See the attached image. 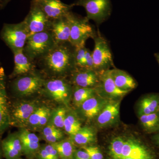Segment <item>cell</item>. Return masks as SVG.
<instances>
[{
    "label": "cell",
    "mask_w": 159,
    "mask_h": 159,
    "mask_svg": "<svg viewBox=\"0 0 159 159\" xmlns=\"http://www.w3.org/2000/svg\"><path fill=\"white\" fill-rule=\"evenodd\" d=\"M50 31L56 43H70V26L67 15L57 19L52 20Z\"/></svg>",
    "instance_id": "2e32d148"
},
{
    "label": "cell",
    "mask_w": 159,
    "mask_h": 159,
    "mask_svg": "<svg viewBox=\"0 0 159 159\" xmlns=\"http://www.w3.org/2000/svg\"><path fill=\"white\" fill-rule=\"evenodd\" d=\"M22 145L23 153L31 156L37 153L40 148L39 139L35 134L27 129H22L18 133Z\"/></svg>",
    "instance_id": "44dd1931"
},
{
    "label": "cell",
    "mask_w": 159,
    "mask_h": 159,
    "mask_svg": "<svg viewBox=\"0 0 159 159\" xmlns=\"http://www.w3.org/2000/svg\"><path fill=\"white\" fill-rule=\"evenodd\" d=\"M121 157H129L132 159H154L152 154L145 145L132 139L125 141Z\"/></svg>",
    "instance_id": "9a60e30c"
},
{
    "label": "cell",
    "mask_w": 159,
    "mask_h": 159,
    "mask_svg": "<svg viewBox=\"0 0 159 159\" xmlns=\"http://www.w3.org/2000/svg\"><path fill=\"white\" fill-rule=\"evenodd\" d=\"M97 93L96 89L75 86L73 90L74 103L77 106L80 107L84 101L93 96Z\"/></svg>",
    "instance_id": "83f0119b"
},
{
    "label": "cell",
    "mask_w": 159,
    "mask_h": 159,
    "mask_svg": "<svg viewBox=\"0 0 159 159\" xmlns=\"http://www.w3.org/2000/svg\"><path fill=\"white\" fill-rule=\"evenodd\" d=\"M2 1V0H0V2H1V1Z\"/></svg>",
    "instance_id": "ee69618b"
},
{
    "label": "cell",
    "mask_w": 159,
    "mask_h": 159,
    "mask_svg": "<svg viewBox=\"0 0 159 159\" xmlns=\"http://www.w3.org/2000/svg\"><path fill=\"white\" fill-rule=\"evenodd\" d=\"M73 6H82L86 12V17L98 25L106 20L112 11L111 0H77Z\"/></svg>",
    "instance_id": "52a82bcc"
},
{
    "label": "cell",
    "mask_w": 159,
    "mask_h": 159,
    "mask_svg": "<svg viewBox=\"0 0 159 159\" xmlns=\"http://www.w3.org/2000/svg\"><path fill=\"white\" fill-rule=\"evenodd\" d=\"M118 159H132L129 157H121Z\"/></svg>",
    "instance_id": "b9f144b4"
},
{
    "label": "cell",
    "mask_w": 159,
    "mask_h": 159,
    "mask_svg": "<svg viewBox=\"0 0 159 159\" xmlns=\"http://www.w3.org/2000/svg\"><path fill=\"white\" fill-rule=\"evenodd\" d=\"M32 1H33V0H32Z\"/></svg>",
    "instance_id": "7dc6e473"
},
{
    "label": "cell",
    "mask_w": 159,
    "mask_h": 159,
    "mask_svg": "<svg viewBox=\"0 0 159 159\" xmlns=\"http://www.w3.org/2000/svg\"><path fill=\"white\" fill-rule=\"evenodd\" d=\"M155 139L156 142H157V144L159 145V134L155 137Z\"/></svg>",
    "instance_id": "f35d334b"
},
{
    "label": "cell",
    "mask_w": 159,
    "mask_h": 159,
    "mask_svg": "<svg viewBox=\"0 0 159 159\" xmlns=\"http://www.w3.org/2000/svg\"><path fill=\"white\" fill-rule=\"evenodd\" d=\"M51 110L45 106L39 107L31 115L27 125L34 128H40L45 126L50 120Z\"/></svg>",
    "instance_id": "603a6c76"
},
{
    "label": "cell",
    "mask_w": 159,
    "mask_h": 159,
    "mask_svg": "<svg viewBox=\"0 0 159 159\" xmlns=\"http://www.w3.org/2000/svg\"><path fill=\"white\" fill-rule=\"evenodd\" d=\"M120 102L119 100L108 101L97 116V123L103 127L113 124L119 117Z\"/></svg>",
    "instance_id": "d6986e66"
},
{
    "label": "cell",
    "mask_w": 159,
    "mask_h": 159,
    "mask_svg": "<svg viewBox=\"0 0 159 159\" xmlns=\"http://www.w3.org/2000/svg\"><path fill=\"white\" fill-rule=\"evenodd\" d=\"M67 114L66 109L62 107H60L51 112L50 120V124L59 129L64 128L65 120Z\"/></svg>",
    "instance_id": "4dcf8cb0"
},
{
    "label": "cell",
    "mask_w": 159,
    "mask_h": 159,
    "mask_svg": "<svg viewBox=\"0 0 159 159\" xmlns=\"http://www.w3.org/2000/svg\"><path fill=\"white\" fill-rule=\"evenodd\" d=\"M71 75V84L75 86L95 89L99 83L100 74L95 70L76 68Z\"/></svg>",
    "instance_id": "7c38bea8"
},
{
    "label": "cell",
    "mask_w": 159,
    "mask_h": 159,
    "mask_svg": "<svg viewBox=\"0 0 159 159\" xmlns=\"http://www.w3.org/2000/svg\"><path fill=\"white\" fill-rule=\"evenodd\" d=\"M86 48L85 45L75 48V58L76 68H85L84 57Z\"/></svg>",
    "instance_id": "d6a6232c"
},
{
    "label": "cell",
    "mask_w": 159,
    "mask_h": 159,
    "mask_svg": "<svg viewBox=\"0 0 159 159\" xmlns=\"http://www.w3.org/2000/svg\"><path fill=\"white\" fill-rule=\"evenodd\" d=\"M12 51L14 55V67L10 76L11 78L19 77L34 71V62L26 56L23 49Z\"/></svg>",
    "instance_id": "ffe728a7"
},
{
    "label": "cell",
    "mask_w": 159,
    "mask_h": 159,
    "mask_svg": "<svg viewBox=\"0 0 159 159\" xmlns=\"http://www.w3.org/2000/svg\"><path fill=\"white\" fill-rule=\"evenodd\" d=\"M6 2H7V1H9V0H5Z\"/></svg>",
    "instance_id": "7bdbcfd3"
},
{
    "label": "cell",
    "mask_w": 159,
    "mask_h": 159,
    "mask_svg": "<svg viewBox=\"0 0 159 159\" xmlns=\"http://www.w3.org/2000/svg\"><path fill=\"white\" fill-rule=\"evenodd\" d=\"M81 128V123L77 116L72 113H67L64 125L66 132L72 136L77 133Z\"/></svg>",
    "instance_id": "f546056e"
},
{
    "label": "cell",
    "mask_w": 159,
    "mask_h": 159,
    "mask_svg": "<svg viewBox=\"0 0 159 159\" xmlns=\"http://www.w3.org/2000/svg\"><path fill=\"white\" fill-rule=\"evenodd\" d=\"M111 71L115 84L120 89L130 92L136 87V81L125 71L117 68L111 69Z\"/></svg>",
    "instance_id": "7402d4cb"
},
{
    "label": "cell",
    "mask_w": 159,
    "mask_h": 159,
    "mask_svg": "<svg viewBox=\"0 0 159 159\" xmlns=\"http://www.w3.org/2000/svg\"><path fill=\"white\" fill-rule=\"evenodd\" d=\"M46 80L40 73L33 71L16 77L11 83V90L17 97H28L40 92Z\"/></svg>",
    "instance_id": "3957f363"
},
{
    "label": "cell",
    "mask_w": 159,
    "mask_h": 159,
    "mask_svg": "<svg viewBox=\"0 0 159 159\" xmlns=\"http://www.w3.org/2000/svg\"><path fill=\"white\" fill-rule=\"evenodd\" d=\"M125 142L121 137H117L112 140L109 147L110 155L112 159H118L122 157V148Z\"/></svg>",
    "instance_id": "1f68e13d"
},
{
    "label": "cell",
    "mask_w": 159,
    "mask_h": 159,
    "mask_svg": "<svg viewBox=\"0 0 159 159\" xmlns=\"http://www.w3.org/2000/svg\"><path fill=\"white\" fill-rule=\"evenodd\" d=\"M82 148L88 153L90 159H103L102 152L98 147L93 146H82Z\"/></svg>",
    "instance_id": "836d02e7"
},
{
    "label": "cell",
    "mask_w": 159,
    "mask_h": 159,
    "mask_svg": "<svg viewBox=\"0 0 159 159\" xmlns=\"http://www.w3.org/2000/svg\"></svg>",
    "instance_id": "bcb514c9"
},
{
    "label": "cell",
    "mask_w": 159,
    "mask_h": 159,
    "mask_svg": "<svg viewBox=\"0 0 159 159\" xmlns=\"http://www.w3.org/2000/svg\"><path fill=\"white\" fill-rule=\"evenodd\" d=\"M2 146H0V159H1L2 156Z\"/></svg>",
    "instance_id": "60d3db41"
},
{
    "label": "cell",
    "mask_w": 159,
    "mask_h": 159,
    "mask_svg": "<svg viewBox=\"0 0 159 159\" xmlns=\"http://www.w3.org/2000/svg\"><path fill=\"white\" fill-rule=\"evenodd\" d=\"M38 159H51L44 147L40 148L37 152Z\"/></svg>",
    "instance_id": "74e56055"
},
{
    "label": "cell",
    "mask_w": 159,
    "mask_h": 159,
    "mask_svg": "<svg viewBox=\"0 0 159 159\" xmlns=\"http://www.w3.org/2000/svg\"><path fill=\"white\" fill-rule=\"evenodd\" d=\"M105 99L97 93L93 96L84 101L80 106L84 116L88 119L97 116L108 102L109 100Z\"/></svg>",
    "instance_id": "e0dca14e"
},
{
    "label": "cell",
    "mask_w": 159,
    "mask_h": 159,
    "mask_svg": "<svg viewBox=\"0 0 159 159\" xmlns=\"http://www.w3.org/2000/svg\"><path fill=\"white\" fill-rule=\"evenodd\" d=\"M74 143L72 139L61 140L59 142L54 143L58 152L60 159H74L75 151Z\"/></svg>",
    "instance_id": "484cf974"
},
{
    "label": "cell",
    "mask_w": 159,
    "mask_h": 159,
    "mask_svg": "<svg viewBox=\"0 0 159 159\" xmlns=\"http://www.w3.org/2000/svg\"><path fill=\"white\" fill-rule=\"evenodd\" d=\"M44 147L48 152L51 159H60L57 150L53 144L49 143Z\"/></svg>",
    "instance_id": "d590c367"
},
{
    "label": "cell",
    "mask_w": 159,
    "mask_h": 159,
    "mask_svg": "<svg viewBox=\"0 0 159 159\" xmlns=\"http://www.w3.org/2000/svg\"><path fill=\"white\" fill-rule=\"evenodd\" d=\"M67 16L70 26V43L72 46L77 48L85 45L87 40L93 39L97 33L87 18L78 17L71 11L67 14Z\"/></svg>",
    "instance_id": "277c9868"
},
{
    "label": "cell",
    "mask_w": 159,
    "mask_h": 159,
    "mask_svg": "<svg viewBox=\"0 0 159 159\" xmlns=\"http://www.w3.org/2000/svg\"><path fill=\"white\" fill-rule=\"evenodd\" d=\"M85 68L94 70V61L92 51L89 49L86 50L85 57Z\"/></svg>",
    "instance_id": "e575fe53"
},
{
    "label": "cell",
    "mask_w": 159,
    "mask_h": 159,
    "mask_svg": "<svg viewBox=\"0 0 159 159\" xmlns=\"http://www.w3.org/2000/svg\"><path fill=\"white\" fill-rule=\"evenodd\" d=\"M56 44L51 31H43L30 35L23 50L29 59L34 62L48 53Z\"/></svg>",
    "instance_id": "7a4b0ae2"
},
{
    "label": "cell",
    "mask_w": 159,
    "mask_h": 159,
    "mask_svg": "<svg viewBox=\"0 0 159 159\" xmlns=\"http://www.w3.org/2000/svg\"><path fill=\"white\" fill-rule=\"evenodd\" d=\"M43 135L47 142L54 144L62 140L63 134L59 128L49 124L43 129Z\"/></svg>",
    "instance_id": "f1b7e54d"
},
{
    "label": "cell",
    "mask_w": 159,
    "mask_h": 159,
    "mask_svg": "<svg viewBox=\"0 0 159 159\" xmlns=\"http://www.w3.org/2000/svg\"><path fill=\"white\" fill-rule=\"evenodd\" d=\"M140 122L145 130L152 132L159 130V114L157 112L139 116Z\"/></svg>",
    "instance_id": "4316f807"
},
{
    "label": "cell",
    "mask_w": 159,
    "mask_h": 159,
    "mask_svg": "<svg viewBox=\"0 0 159 159\" xmlns=\"http://www.w3.org/2000/svg\"><path fill=\"white\" fill-rule=\"evenodd\" d=\"M29 32V36L35 33L50 31L51 20L37 5L32 3L29 14L24 20Z\"/></svg>",
    "instance_id": "30bf717a"
},
{
    "label": "cell",
    "mask_w": 159,
    "mask_h": 159,
    "mask_svg": "<svg viewBox=\"0 0 159 159\" xmlns=\"http://www.w3.org/2000/svg\"><path fill=\"white\" fill-rule=\"evenodd\" d=\"M4 69L0 68V137L10 125V106L6 89Z\"/></svg>",
    "instance_id": "4fadbf2b"
},
{
    "label": "cell",
    "mask_w": 159,
    "mask_h": 159,
    "mask_svg": "<svg viewBox=\"0 0 159 159\" xmlns=\"http://www.w3.org/2000/svg\"><path fill=\"white\" fill-rule=\"evenodd\" d=\"M39 107L35 101L15 102L10 107V125L20 127L27 125L30 116Z\"/></svg>",
    "instance_id": "9c48e42d"
},
{
    "label": "cell",
    "mask_w": 159,
    "mask_h": 159,
    "mask_svg": "<svg viewBox=\"0 0 159 159\" xmlns=\"http://www.w3.org/2000/svg\"><path fill=\"white\" fill-rule=\"evenodd\" d=\"M75 48L70 43H57L44 56L37 60L53 78H64L76 68Z\"/></svg>",
    "instance_id": "6da1fadb"
},
{
    "label": "cell",
    "mask_w": 159,
    "mask_h": 159,
    "mask_svg": "<svg viewBox=\"0 0 159 159\" xmlns=\"http://www.w3.org/2000/svg\"><path fill=\"white\" fill-rule=\"evenodd\" d=\"M32 3L38 6L51 20L65 16L74 7L72 4L67 5L61 0H33Z\"/></svg>",
    "instance_id": "8fae6325"
},
{
    "label": "cell",
    "mask_w": 159,
    "mask_h": 159,
    "mask_svg": "<svg viewBox=\"0 0 159 159\" xmlns=\"http://www.w3.org/2000/svg\"><path fill=\"white\" fill-rule=\"evenodd\" d=\"M95 45L92 51L94 70L100 73L114 66L113 59L108 42L99 31L93 39Z\"/></svg>",
    "instance_id": "8992f818"
},
{
    "label": "cell",
    "mask_w": 159,
    "mask_h": 159,
    "mask_svg": "<svg viewBox=\"0 0 159 159\" xmlns=\"http://www.w3.org/2000/svg\"><path fill=\"white\" fill-rule=\"evenodd\" d=\"M71 139L76 145L86 146L95 141L96 134L90 127L85 126L80 128L77 133L71 136Z\"/></svg>",
    "instance_id": "d4e9b609"
},
{
    "label": "cell",
    "mask_w": 159,
    "mask_h": 159,
    "mask_svg": "<svg viewBox=\"0 0 159 159\" xmlns=\"http://www.w3.org/2000/svg\"><path fill=\"white\" fill-rule=\"evenodd\" d=\"M0 3H1V2H0Z\"/></svg>",
    "instance_id": "f6af8a7d"
},
{
    "label": "cell",
    "mask_w": 159,
    "mask_h": 159,
    "mask_svg": "<svg viewBox=\"0 0 159 159\" xmlns=\"http://www.w3.org/2000/svg\"><path fill=\"white\" fill-rule=\"evenodd\" d=\"M74 159H90L88 153L84 149H83V150H75V152H74Z\"/></svg>",
    "instance_id": "8d00e7d4"
},
{
    "label": "cell",
    "mask_w": 159,
    "mask_h": 159,
    "mask_svg": "<svg viewBox=\"0 0 159 159\" xmlns=\"http://www.w3.org/2000/svg\"><path fill=\"white\" fill-rule=\"evenodd\" d=\"M159 110V96L148 95L143 98L139 104V116L158 112Z\"/></svg>",
    "instance_id": "cb8c5ba5"
},
{
    "label": "cell",
    "mask_w": 159,
    "mask_h": 159,
    "mask_svg": "<svg viewBox=\"0 0 159 159\" xmlns=\"http://www.w3.org/2000/svg\"><path fill=\"white\" fill-rule=\"evenodd\" d=\"M99 74V83L95 88L98 93H102L111 99H115L124 97L129 92L122 90L117 87L112 77L111 69Z\"/></svg>",
    "instance_id": "5bb4252c"
},
{
    "label": "cell",
    "mask_w": 159,
    "mask_h": 159,
    "mask_svg": "<svg viewBox=\"0 0 159 159\" xmlns=\"http://www.w3.org/2000/svg\"><path fill=\"white\" fill-rule=\"evenodd\" d=\"M155 57L156 58L157 60V61L158 62L159 64V53H156L155 54Z\"/></svg>",
    "instance_id": "ab89813d"
},
{
    "label": "cell",
    "mask_w": 159,
    "mask_h": 159,
    "mask_svg": "<svg viewBox=\"0 0 159 159\" xmlns=\"http://www.w3.org/2000/svg\"><path fill=\"white\" fill-rule=\"evenodd\" d=\"M29 36L25 20L17 24H5L1 32V37L11 51L24 49Z\"/></svg>",
    "instance_id": "5b68a950"
},
{
    "label": "cell",
    "mask_w": 159,
    "mask_h": 159,
    "mask_svg": "<svg viewBox=\"0 0 159 159\" xmlns=\"http://www.w3.org/2000/svg\"><path fill=\"white\" fill-rule=\"evenodd\" d=\"M41 92L56 102L67 103L73 90L70 83L61 77L46 79Z\"/></svg>",
    "instance_id": "ba28073f"
},
{
    "label": "cell",
    "mask_w": 159,
    "mask_h": 159,
    "mask_svg": "<svg viewBox=\"0 0 159 159\" xmlns=\"http://www.w3.org/2000/svg\"><path fill=\"white\" fill-rule=\"evenodd\" d=\"M6 159H20L23 153L22 145L18 134H10L1 143Z\"/></svg>",
    "instance_id": "ac0fdd59"
}]
</instances>
